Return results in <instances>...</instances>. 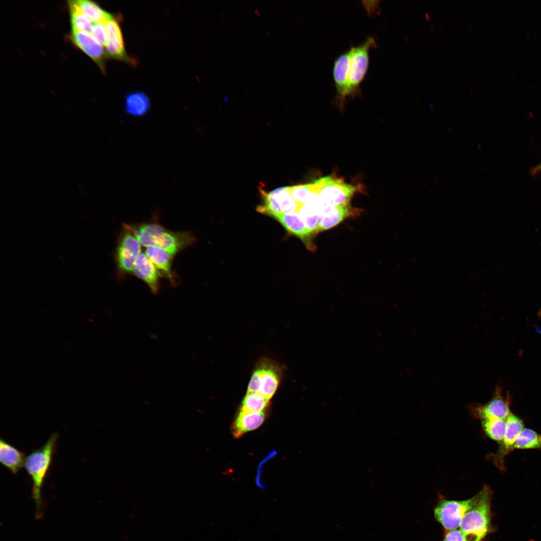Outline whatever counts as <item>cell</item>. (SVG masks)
<instances>
[{
    "label": "cell",
    "instance_id": "obj_1",
    "mask_svg": "<svg viewBox=\"0 0 541 541\" xmlns=\"http://www.w3.org/2000/svg\"><path fill=\"white\" fill-rule=\"evenodd\" d=\"M130 227L141 245L147 247L157 246L172 257L195 241L190 232L170 231L155 222L144 223Z\"/></svg>",
    "mask_w": 541,
    "mask_h": 541
},
{
    "label": "cell",
    "instance_id": "obj_2",
    "mask_svg": "<svg viewBox=\"0 0 541 541\" xmlns=\"http://www.w3.org/2000/svg\"><path fill=\"white\" fill-rule=\"evenodd\" d=\"M478 493L477 501L465 513L459 525L465 541H482L494 529L491 510L493 492L485 485Z\"/></svg>",
    "mask_w": 541,
    "mask_h": 541
},
{
    "label": "cell",
    "instance_id": "obj_3",
    "mask_svg": "<svg viewBox=\"0 0 541 541\" xmlns=\"http://www.w3.org/2000/svg\"><path fill=\"white\" fill-rule=\"evenodd\" d=\"M58 437L57 433H53L42 447L26 457L24 466L33 482L32 494L37 514H41L42 487L52 463Z\"/></svg>",
    "mask_w": 541,
    "mask_h": 541
},
{
    "label": "cell",
    "instance_id": "obj_4",
    "mask_svg": "<svg viewBox=\"0 0 541 541\" xmlns=\"http://www.w3.org/2000/svg\"><path fill=\"white\" fill-rule=\"evenodd\" d=\"M376 47L375 39L368 37L360 45L352 46L348 74L347 97L356 96L360 92V85L364 79L369 65V53Z\"/></svg>",
    "mask_w": 541,
    "mask_h": 541
},
{
    "label": "cell",
    "instance_id": "obj_5",
    "mask_svg": "<svg viewBox=\"0 0 541 541\" xmlns=\"http://www.w3.org/2000/svg\"><path fill=\"white\" fill-rule=\"evenodd\" d=\"M282 376L281 368L276 362L261 360L251 377L247 392L257 393L270 399L276 393Z\"/></svg>",
    "mask_w": 541,
    "mask_h": 541
},
{
    "label": "cell",
    "instance_id": "obj_6",
    "mask_svg": "<svg viewBox=\"0 0 541 541\" xmlns=\"http://www.w3.org/2000/svg\"><path fill=\"white\" fill-rule=\"evenodd\" d=\"M313 183L323 203L329 206L348 205L357 190L356 187L331 176L321 178Z\"/></svg>",
    "mask_w": 541,
    "mask_h": 541
},
{
    "label": "cell",
    "instance_id": "obj_7",
    "mask_svg": "<svg viewBox=\"0 0 541 541\" xmlns=\"http://www.w3.org/2000/svg\"><path fill=\"white\" fill-rule=\"evenodd\" d=\"M479 494L463 500L440 499L434 509L436 520L447 530L458 528L465 513L476 503Z\"/></svg>",
    "mask_w": 541,
    "mask_h": 541
},
{
    "label": "cell",
    "instance_id": "obj_8",
    "mask_svg": "<svg viewBox=\"0 0 541 541\" xmlns=\"http://www.w3.org/2000/svg\"><path fill=\"white\" fill-rule=\"evenodd\" d=\"M263 203L257 207L258 212L274 218L282 213L298 212L301 205L292 196L290 186L280 187L269 192L260 189Z\"/></svg>",
    "mask_w": 541,
    "mask_h": 541
},
{
    "label": "cell",
    "instance_id": "obj_9",
    "mask_svg": "<svg viewBox=\"0 0 541 541\" xmlns=\"http://www.w3.org/2000/svg\"><path fill=\"white\" fill-rule=\"evenodd\" d=\"M124 228L118 241L115 260L120 273L129 274L133 272L134 264L141 253V247L129 225H124Z\"/></svg>",
    "mask_w": 541,
    "mask_h": 541
},
{
    "label": "cell",
    "instance_id": "obj_10",
    "mask_svg": "<svg viewBox=\"0 0 541 541\" xmlns=\"http://www.w3.org/2000/svg\"><path fill=\"white\" fill-rule=\"evenodd\" d=\"M524 428L522 420L511 412L506 418V428L503 440L499 444L497 451L491 454L489 458L501 471L505 470V460L507 455L514 449V443Z\"/></svg>",
    "mask_w": 541,
    "mask_h": 541
},
{
    "label": "cell",
    "instance_id": "obj_11",
    "mask_svg": "<svg viewBox=\"0 0 541 541\" xmlns=\"http://www.w3.org/2000/svg\"><path fill=\"white\" fill-rule=\"evenodd\" d=\"M470 409L473 415L480 421L485 419H506L510 414L509 396L505 398L502 389L496 387L492 398L485 404H473Z\"/></svg>",
    "mask_w": 541,
    "mask_h": 541
},
{
    "label": "cell",
    "instance_id": "obj_12",
    "mask_svg": "<svg viewBox=\"0 0 541 541\" xmlns=\"http://www.w3.org/2000/svg\"><path fill=\"white\" fill-rule=\"evenodd\" d=\"M70 38L76 47L95 62L103 73H106L105 66L108 56L103 46L91 33L71 32Z\"/></svg>",
    "mask_w": 541,
    "mask_h": 541
},
{
    "label": "cell",
    "instance_id": "obj_13",
    "mask_svg": "<svg viewBox=\"0 0 541 541\" xmlns=\"http://www.w3.org/2000/svg\"><path fill=\"white\" fill-rule=\"evenodd\" d=\"M105 25L108 36L105 46L107 55L117 60L135 64L134 60L130 58L125 50L123 35L117 19L113 17Z\"/></svg>",
    "mask_w": 541,
    "mask_h": 541
},
{
    "label": "cell",
    "instance_id": "obj_14",
    "mask_svg": "<svg viewBox=\"0 0 541 541\" xmlns=\"http://www.w3.org/2000/svg\"><path fill=\"white\" fill-rule=\"evenodd\" d=\"M275 219L290 233L297 236L305 243L310 250L315 249L313 238L315 235L307 227L299 212L282 213Z\"/></svg>",
    "mask_w": 541,
    "mask_h": 541
},
{
    "label": "cell",
    "instance_id": "obj_15",
    "mask_svg": "<svg viewBox=\"0 0 541 541\" xmlns=\"http://www.w3.org/2000/svg\"><path fill=\"white\" fill-rule=\"evenodd\" d=\"M350 60V51L340 55L335 60L333 66V78L336 89V100L339 105L343 106L347 98L348 74Z\"/></svg>",
    "mask_w": 541,
    "mask_h": 541
},
{
    "label": "cell",
    "instance_id": "obj_16",
    "mask_svg": "<svg viewBox=\"0 0 541 541\" xmlns=\"http://www.w3.org/2000/svg\"><path fill=\"white\" fill-rule=\"evenodd\" d=\"M133 273L149 287L151 292L157 294L159 290V273L154 264L145 253L141 252L135 261Z\"/></svg>",
    "mask_w": 541,
    "mask_h": 541
},
{
    "label": "cell",
    "instance_id": "obj_17",
    "mask_svg": "<svg viewBox=\"0 0 541 541\" xmlns=\"http://www.w3.org/2000/svg\"><path fill=\"white\" fill-rule=\"evenodd\" d=\"M145 253L154 264L159 275L167 279L172 285H174L176 276L172 270V256L156 246L147 247Z\"/></svg>",
    "mask_w": 541,
    "mask_h": 541
},
{
    "label": "cell",
    "instance_id": "obj_18",
    "mask_svg": "<svg viewBox=\"0 0 541 541\" xmlns=\"http://www.w3.org/2000/svg\"><path fill=\"white\" fill-rule=\"evenodd\" d=\"M352 213L349 205H325L320 211V220L318 233L336 226L351 215Z\"/></svg>",
    "mask_w": 541,
    "mask_h": 541
},
{
    "label": "cell",
    "instance_id": "obj_19",
    "mask_svg": "<svg viewBox=\"0 0 541 541\" xmlns=\"http://www.w3.org/2000/svg\"><path fill=\"white\" fill-rule=\"evenodd\" d=\"M264 413L263 411L249 412L240 410L232 425L233 436L239 437L245 433L259 427L265 419Z\"/></svg>",
    "mask_w": 541,
    "mask_h": 541
},
{
    "label": "cell",
    "instance_id": "obj_20",
    "mask_svg": "<svg viewBox=\"0 0 541 541\" xmlns=\"http://www.w3.org/2000/svg\"><path fill=\"white\" fill-rule=\"evenodd\" d=\"M26 457L23 452L1 438L0 461L12 473L17 474L24 466Z\"/></svg>",
    "mask_w": 541,
    "mask_h": 541
},
{
    "label": "cell",
    "instance_id": "obj_21",
    "mask_svg": "<svg viewBox=\"0 0 541 541\" xmlns=\"http://www.w3.org/2000/svg\"><path fill=\"white\" fill-rule=\"evenodd\" d=\"M151 102L149 97L141 91L127 94L125 98L124 111L129 115L141 117L149 111Z\"/></svg>",
    "mask_w": 541,
    "mask_h": 541
},
{
    "label": "cell",
    "instance_id": "obj_22",
    "mask_svg": "<svg viewBox=\"0 0 541 541\" xmlns=\"http://www.w3.org/2000/svg\"><path fill=\"white\" fill-rule=\"evenodd\" d=\"M72 2L84 14L95 23L106 24L114 17L93 1L76 0Z\"/></svg>",
    "mask_w": 541,
    "mask_h": 541
},
{
    "label": "cell",
    "instance_id": "obj_23",
    "mask_svg": "<svg viewBox=\"0 0 541 541\" xmlns=\"http://www.w3.org/2000/svg\"><path fill=\"white\" fill-rule=\"evenodd\" d=\"M68 2L72 32L91 33L93 22L84 14L72 1Z\"/></svg>",
    "mask_w": 541,
    "mask_h": 541
},
{
    "label": "cell",
    "instance_id": "obj_24",
    "mask_svg": "<svg viewBox=\"0 0 541 541\" xmlns=\"http://www.w3.org/2000/svg\"><path fill=\"white\" fill-rule=\"evenodd\" d=\"M513 448L541 450V435L531 429L524 428L517 437Z\"/></svg>",
    "mask_w": 541,
    "mask_h": 541
},
{
    "label": "cell",
    "instance_id": "obj_25",
    "mask_svg": "<svg viewBox=\"0 0 541 541\" xmlns=\"http://www.w3.org/2000/svg\"><path fill=\"white\" fill-rule=\"evenodd\" d=\"M482 427L485 434L499 444L503 440L506 428V419H485L481 420Z\"/></svg>",
    "mask_w": 541,
    "mask_h": 541
},
{
    "label": "cell",
    "instance_id": "obj_26",
    "mask_svg": "<svg viewBox=\"0 0 541 541\" xmlns=\"http://www.w3.org/2000/svg\"><path fill=\"white\" fill-rule=\"evenodd\" d=\"M269 399L257 393L247 392L240 410L249 412H261L268 405Z\"/></svg>",
    "mask_w": 541,
    "mask_h": 541
},
{
    "label": "cell",
    "instance_id": "obj_27",
    "mask_svg": "<svg viewBox=\"0 0 541 541\" xmlns=\"http://www.w3.org/2000/svg\"><path fill=\"white\" fill-rule=\"evenodd\" d=\"M307 228L315 235L318 233L320 220V213L315 207L302 205L298 210Z\"/></svg>",
    "mask_w": 541,
    "mask_h": 541
},
{
    "label": "cell",
    "instance_id": "obj_28",
    "mask_svg": "<svg viewBox=\"0 0 541 541\" xmlns=\"http://www.w3.org/2000/svg\"><path fill=\"white\" fill-rule=\"evenodd\" d=\"M290 188L292 196L294 200L300 205H303L306 198L313 189V185L311 183L292 186H290Z\"/></svg>",
    "mask_w": 541,
    "mask_h": 541
},
{
    "label": "cell",
    "instance_id": "obj_29",
    "mask_svg": "<svg viewBox=\"0 0 541 541\" xmlns=\"http://www.w3.org/2000/svg\"><path fill=\"white\" fill-rule=\"evenodd\" d=\"M91 33L103 46H106L108 36L105 24L95 23Z\"/></svg>",
    "mask_w": 541,
    "mask_h": 541
},
{
    "label": "cell",
    "instance_id": "obj_30",
    "mask_svg": "<svg viewBox=\"0 0 541 541\" xmlns=\"http://www.w3.org/2000/svg\"><path fill=\"white\" fill-rule=\"evenodd\" d=\"M443 541H465L464 536L459 529L447 531Z\"/></svg>",
    "mask_w": 541,
    "mask_h": 541
},
{
    "label": "cell",
    "instance_id": "obj_31",
    "mask_svg": "<svg viewBox=\"0 0 541 541\" xmlns=\"http://www.w3.org/2000/svg\"><path fill=\"white\" fill-rule=\"evenodd\" d=\"M530 173L532 175H535L541 173V163L538 164L531 169Z\"/></svg>",
    "mask_w": 541,
    "mask_h": 541
},
{
    "label": "cell",
    "instance_id": "obj_32",
    "mask_svg": "<svg viewBox=\"0 0 541 541\" xmlns=\"http://www.w3.org/2000/svg\"><path fill=\"white\" fill-rule=\"evenodd\" d=\"M538 316H539V317H541V309H540V310H539V311L538 312Z\"/></svg>",
    "mask_w": 541,
    "mask_h": 541
}]
</instances>
